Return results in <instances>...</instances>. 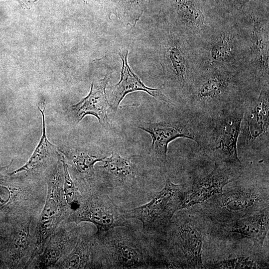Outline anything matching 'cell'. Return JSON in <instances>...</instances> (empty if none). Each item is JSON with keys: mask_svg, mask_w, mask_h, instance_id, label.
Segmentation results:
<instances>
[{"mask_svg": "<svg viewBox=\"0 0 269 269\" xmlns=\"http://www.w3.org/2000/svg\"><path fill=\"white\" fill-rule=\"evenodd\" d=\"M267 265L259 259L252 257H239L227 259L211 264L214 269H260Z\"/></svg>", "mask_w": 269, "mask_h": 269, "instance_id": "484cf974", "label": "cell"}, {"mask_svg": "<svg viewBox=\"0 0 269 269\" xmlns=\"http://www.w3.org/2000/svg\"><path fill=\"white\" fill-rule=\"evenodd\" d=\"M42 117L43 131L40 140L29 160L22 167L12 174L25 172L27 175L38 174L49 168L58 157V147L52 144L47 139L45 121V104L42 110L38 108Z\"/></svg>", "mask_w": 269, "mask_h": 269, "instance_id": "9a60e30c", "label": "cell"}, {"mask_svg": "<svg viewBox=\"0 0 269 269\" xmlns=\"http://www.w3.org/2000/svg\"><path fill=\"white\" fill-rule=\"evenodd\" d=\"M252 49L258 70L257 76L261 84L269 85V38L263 23L255 18L253 20Z\"/></svg>", "mask_w": 269, "mask_h": 269, "instance_id": "e0dca14e", "label": "cell"}, {"mask_svg": "<svg viewBox=\"0 0 269 269\" xmlns=\"http://www.w3.org/2000/svg\"><path fill=\"white\" fill-rule=\"evenodd\" d=\"M122 61L121 78L119 82L112 86L107 95L109 108L115 114L120 104L124 97L128 94L136 92L143 91L158 101L163 102L170 107H176V105L162 92L163 87L152 88L145 86L140 79L131 69L128 63V51L125 54L120 52Z\"/></svg>", "mask_w": 269, "mask_h": 269, "instance_id": "8fae6325", "label": "cell"}, {"mask_svg": "<svg viewBox=\"0 0 269 269\" xmlns=\"http://www.w3.org/2000/svg\"><path fill=\"white\" fill-rule=\"evenodd\" d=\"M22 7L29 8L37 0H16Z\"/></svg>", "mask_w": 269, "mask_h": 269, "instance_id": "4316f807", "label": "cell"}, {"mask_svg": "<svg viewBox=\"0 0 269 269\" xmlns=\"http://www.w3.org/2000/svg\"><path fill=\"white\" fill-rule=\"evenodd\" d=\"M76 229L58 226L45 245L43 251L32 262L28 268L54 269L74 248L79 238Z\"/></svg>", "mask_w": 269, "mask_h": 269, "instance_id": "4fadbf2b", "label": "cell"}, {"mask_svg": "<svg viewBox=\"0 0 269 269\" xmlns=\"http://www.w3.org/2000/svg\"><path fill=\"white\" fill-rule=\"evenodd\" d=\"M112 75L107 72L104 77L91 84L88 95L79 102L71 106V114L76 124L87 115L95 116L102 127H110V120L107 114L109 107L106 89Z\"/></svg>", "mask_w": 269, "mask_h": 269, "instance_id": "7c38bea8", "label": "cell"}, {"mask_svg": "<svg viewBox=\"0 0 269 269\" xmlns=\"http://www.w3.org/2000/svg\"><path fill=\"white\" fill-rule=\"evenodd\" d=\"M229 71H214L194 78L186 99V110L200 119H210L230 107L242 105L250 96L240 79Z\"/></svg>", "mask_w": 269, "mask_h": 269, "instance_id": "6da1fadb", "label": "cell"}, {"mask_svg": "<svg viewBox=\"0 0 269 269\" xmlns=\"http://www.w3.org/2000/svg\"><path fill=\"white\" fill-rule=\"evenodd\" d=\"M202 120L186 110L176 119L157 122H144L138 126L148 133L152 142L149 153L162 165L167 162L169 143L177 138H186L198 143L200 136Z\"/></svg>", "mask_w": 269, "mask_h": 269, "instance_id": "5b68a950", "label": "cell"}, {"mask_svg": "<svg viewBox=\"0 0 269 269\" xmlns=\"http://www.w3.org/2000/svg\"><path fill=\"white\" fill-rule=\"evenodd\" d=\"M64 153L69 163L81 175L91 173L97 162L104 161L107 157L93 155L79 149H73Z\"/></svg>", "mask_w": 269, "mask_h": 269, "instance_id": "603a6c76", "label": "cell"}, {"mask_svg": "<svg viewBox=\"0 0 269 269\" xmlns=\"http://www.w3.org/2000/svg\"><path fill=\"white\" fill-rule=\"evenodd\" d=\"M235 46L233 38L229 34L222 35L214 44L211 50L212 62H220L229 60L235 54Z\"/></svg>", "mask_w": 269, "mask_h": 269, "instance_id": "cb8c5ba5", "label": "cell"}, {"mask_svg": "<svg viewBox=\"0 0 269 269\" xmlns=\"http://www.w3.org/2000/svg\"><path fill=\"white\" fill-rule=\"evenodd\" d=\"M209 216L223 223L260 212L266 205L262 193L255 188H238L212 197Z\"/></svg>", "mask_w": 269, "mask_h": 269, "instance_id": "ba28073f", "label": "cell"}, {"mask_svg": "<svg viewBox=\"0 0 269 269\" xmlns=\"http://www.w3.org/2000/svg\"><path fill=\"white\" fill-rule=\"evenodd\" d=\"M63 182L62 163L61 160H57L48 168L46 198L33 234L34 250L31 263L43 251L50 237L70 214L65 198Z\"/></svg>", "mask_w": 269, "mask_h": 269, "instance_id": "277c9868", "label": "cell"}, {"mask_svg": "<svg viewBox=\"0 0 269 269\" xmlns=\"http://www.w3.org/2000/svg\"><path fill=\"white\" fill-rule=\"evenodd\" d=\"M174 8L178 19L187 26L198 28L205 24V17L194 0H175Z\"/></svg>", "mask_w": 269, "mask_h": 269, "instance_id": "44dd1931", "label": "cell"}, {"mask_svg": "<svg viewBox=\"0 0 269 269\" xmlns=\"http://www.w3.org/2000/svg\"><path fill=\"white\" fill-rule=\"evenodd\" d=\"M268 208L251 215L223 223V231L227 234H237L264 244L269 230Z\"/></svg>", "mask_w": 269, "mask_h": 269, "instance_id": "5bb4252c", "label": "cell"}, {"mask_svg": "<svg viewBox=\"0 0 269 269\" xmlns=\"http://www.w3.org/2000/svg\"><path fill=\"white\" fill-rule=\"evenodd\" d=\"M112 253L115 262L121 268H138L144 263L143 255L134 245L125 241H113Z\"/></svg>", "mask_w": 269, "mask_h": 269, "instance_id": "d6986e66", "label": "cell"}, {"mask_svg": "<svg viewBox=\"0 0 269 269\" xmlns=\"http://www.w3.org/2000/svg\"><path fill=\"white\" fill-rule=\"evenodd\" d=\"M243 105L230 107L212 118L202 120L197 144L215 162L243 167L237 150Z\"/></svg>", "mask_w": 269, "mask_h": 269, "instance_id": "7a4b0ae2", "label": "cell"}, {"mask_svg": "<svg viewBox=\"0 0 269 269\" xmlns=\"http://www.w3.org/2000/svg\"><path fill=\"white\" fill-rule=\"evenodd\" d=\"M160 59L165 84L178 92L185 100L194 78L190 73L183 44L171 30L159 35Z\"/></svg>", "mask_w": 269, "mask_h": 269, "instance_id": "52a82bcc", "label": "cell"}, {"mask_svg": "<svg viewBox=\"0 0 269 269\" xmlns=\"http://www.w3.org/2000/svg\"><path fill=\"white\" fill-rule=\"evenodd\" d=\"M242 168L215 162L212 171L196 182L189 191L185 192L181 209L204 202L223 192L227 184L241 177Z\"/></svg>", "mask_w": 269, "mask_h": 269, "instance_id": "9c48e42d", "label": "cell"}, {"mask_svg": "<svg viewBox=\"0 0 269 269\" xmlns=\"http://www.w3.org/2000/svg\"><path fill=\"white\" fill-rule=\"evenodd\" d=\"M135 156H126L113 152L110 156L105 158L104 164L99 167L114 179L122 182H127L134 177L131 160Z\"/></svg>", "mask_w": 269, "mask_h": 269, "instance_id": "ac0fdd59", "label": "cell"}, {"mask_svg": "<svg viewBox=\"0 0 269 269\" xmlns=\"http://www.w3.org/2000/svg\"><path fill=\"white\" fill-rule=\"evenodd\" d=\"M269 85H260L259 95L250 97L243 103V117L237 142L238 153L269 154Z\"/></svg>", "mask_w": 269, "mask_h": 269, "instance_id": "3957f363", "label": "cell"}, {"mask_svg": "<svg viewBox=\"0 0 269 269\" xmlns=\"http://www.w3.org/2000/svg\"><path fill=\"white\" fill-rule=\"evenodd\" d=\"M251 0H235L236 4L238 7H242L246 3Z\"/></svg>", "mask_w": 269, "mask_h": 269, "instance_id": "83f0119b", "label": "cell"}, {"mask_svg": "<svg viewBox=\"0 0 269 269\" xmlns=\"http://www.w3.org/2000/svg\"><path fill=\"white\" fill-rule=\"evenodd\" d=\"M124 219L122 215L117 213L99 198L92 196L86 199L81 195L78 207L71 212L64 221L76 224L82 222L93 223L99 236L116 227L125 226Z\"/></svg>", "mask_w": 269, "mask_h": 269, "instance_id": "30bf717a", "label": "cell"}, {"mask_svg": "<svg viewBox=\"0 0 269 269\" xmlns=\"http://www.w3.org/2000/svg\"><path fill=\"white\" fill-rule=\"evenodd\" d=\"M91 253L90 240L79 239L70 253L60 261L54 269H83L86 268L90 260Z\"/></svg>", "mask_w": 269, "mask_h": 269, "instance_id": "ffe728a7", "label": "cell"}, {"mask_svg": "<svg viewBox=\"0 0 269 269\" xmlns=\"http://www.w3.org/2000/svg\"><path fill=\"white\" fill-rule=\"evenodd\" d=\"M60 159L63 165L64 173L63 190L66 203L69 207L70 213L76 210L79 206L81 195L78 191L74 181L71 178L67 164L65 158L62 157Z\"/></svg>", "mask_w": 269, "mask_h": 269, "instance_id": "d4e9b609", "label": "cell"}, {"mask_svg": "<svg viewBox=\"0 0 269 269\" xmlns=\"http://www.w3.org/2000/svg\"><path fill=\"white\" fill-rule=\"evenodd\" d=\"M178 242L188 266L192 268L203 269L202 249L203 238L190 222L183 223L177 229Z\"/></svg>", "mask_w": 269, "mask_h": 269, "instance_id": "2e32d148", "label": "cell"}, {"mask_svg": "<svg viewBox=\"0 0 269 269\" xmlns=\"http://www.w3.org/2000/svg\"><path fill=\"white\" fill-rule=\"evenodd\" d=\"M185 192L182 185L167 178L164 187L147 203L123 212L126 219L140 221L143 229H154L168 223L175 213L181 209Z\"/></svg>", "mask_w": 269, "mask_h": 269, "instance_id": "8992f818", "label": "cell"}, {"mask_svg": "<svg viewBox=\"0 0 269 269\" xmlns=\"http://www.w3.org/2000/svg\"><path fill=\"white\" fill-rule=\"evenodd\" d=\"M117 5V14L125 23L134 27L146 7L144 0H114Z\"/></svg>", "mask_w": 269, "mask_h": 269, "instance_id": "7402d4cb", "label": "cell"}]
</instances>
